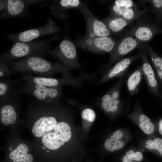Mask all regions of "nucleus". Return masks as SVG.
Listing matches in <instances>:
<instances>
[{
	"instance_id": "21",
	"label": "nucleus",
	"mask_w": 162,
	"mask_h": 162,
	"mask_svg": "<svg viewBox=\"0 0 162 162\" xmlns=\"http://www.w3.org/2000/svg\"><path fill=\"white\" fill-rule=\"evenodd\" d=\"M111 33H118L132 22L123 18L116 16H109L103 20Z\"/></svg>"
},
{
	"instance_id": "9",
	"label": "nucleus",
	"mask_w": 162,
	"mask_h": 162,
	"mask_svg": "<svg viewBox=\"0 0 162 162\" xmlns=\"http://www.w3.org/2000/svg\"><path fill=\"white\" fill-rule=\"evenodd\" d=\"M78 9L82 13L85 20L86 34L91 37L110 36L112 33L106 24L96 18L85 4L82 3Z\"/></svg>"
},
{
	"instance_id": "30",
	"label": "nucleus",
	"mask_w": 162,
	"mask_h": 162,
	"mask_svg": "<svg viewBox=\"0 0 162 162\" xmlns=\"http://www.w3.org/2000/svg\"><path fill=\"white\" fill-rule=\"evenodd\" d=\"M13 73L12 69L8 66V64L0 59V78L5 79Z\"/></svg>"
},
{
	"instance_id": "34",
	"label": "nucleus",
	"mask_w": 162,
	"mask_h": 162,
	"mask_svg": "<svg viewBox=\"0 0 162 162\" xmlns=\"http://www.w3.org/2000/svg\"><path fill=\"white\" fill-rule=\"evenodd\" d=\"M113 4L119 6L129 7L136 6L134 2L131 0H116L114 1Z\"/></svg>"
},
{
	"instance_id": "36",
	"label": "nucleus",
	"mask_w": 162,
	"mask_h": 162,
	"mask_svg": "<svg viewBox=\"0 0 162 162\" xmlns=\"http://www.w3.org/2000/svg\"><path fill=\"white\" fill-rule=\"evenodd\" d=\"M123 134L122 132L119 130L116 131L110 137L117 140H120L122 137Z\"/></svg>"
},
{
	"instance_id": "42",
	"label": "nucleus",
	"mask_w": 162,
	"mask_h": 162,
	"mask_svg": "<svg viewBox=\"0 0 162 162\" xmlns=\"http://www.w3.org/2000/svg\"><path fill=\"white\" fill-rule=\"evenodd\" d=\"M46 152H49V151L48 150H47Z\"/></svg>"
},
{
	"instance_id": "23",
	"label": "nucleus",
	"mask_w": 162,
	"mask_h": 162,
	"mask_svg": "<svg viewBox=\"0 0 162 162\" xmlns=\"http://www.w3.org/2000/svg\"><path fill=\"white\" fill-rule=\"evenodd\" d=\"M136 110L138 112L137 118L140 128L147 134H152L154 130V126L150 119L146 115L139 111V107Z\"/></svg>"
},
{
	"instance_id": "33",
	"label": "nucleus",
	"mask_w": 162,
	"mask_h": 162,
	"mask_svg": "<svg viewBox=\"0 0 162 162\" xmlns=\"http://www.w3.org/2000/svg\"><path fill=\"white\" fill-rule=\"evenodd\" d=\"M0 14L2 20L8 18L7 0L0 1Z\"/></svg>"
},
{
	"instance_id": "35",
	"label": "nucleus",
	"mask_w": 162,
	"mask_h": 162,
	"mask_svg": "<svg viewBox=\"0 0 162 162\" xmlns=\"http://www.w3.org/2000/svg\"><path fill=\"white\" fill-rule=\"evenodd\" d=\"M33 160V156L31 154H27L14 159L13 162H32Z\"/></svg>"
},
{
	"instance_id": "12",
	"label": "nucleus",
	"mask_w": 162,
	"mask_h": 162,
	"mask_svg": "<svg viewBox=\"0 0 162 162\" xmlns=\"http://www.w3.org/2000/svg\"><path fill=\"white\" fill-rule=\"evenodd\" d=\"M145 53L141 57L142 66L143 76L147 85L149 92L154 97L162 99V94L158 80L153 68L151 65Z\"/></svg>"
},
{
	"instance_id": "40",
	"label": "nucleus",
	"mask_w": 162,
	"mask_h": 162,
	"mask_svg": "<svg viewBox=\"0 0 162 162\" xmlns=\"http://www.w3.org/2000/svg\"><path fill=\"white\" fill-rule=\"evenodd\" d=\"M160 17H161V18H162V11H161V15H160Z\"/></svg>"
},
{
	"instance_id": "41",
	"label": "nucleus",
	"mask_w": 162,
	"mask_h": 162,
	"mask_svg": "<svg viewBox=\"0 0 162 162\" xmlns=\"http://www.w3.org/2000/svg\"><path fill=\"white\" fill-rule=\"evenodd\" d=\"M42 148L43 149H45V148L43 146V147H42Z\"/></svg>"
},
{
	"instance_id": "5",
	"label": "nucleus",
	"mask_w": 162,
	"mask_h": 162,
	"mask_svg": "<svg viewBox=\"0 0 162 162\" xmlns=\"http://www.w3.org/2000/svg\"><path fill=\"white\" fill-rule=\"evenodd\" d=\"M75 43L86 51L110 54L115 48L117 41L110 36L91 37L86 34L77 40Z\"/></svg>"
},
{
	"instance_id": "31",
	"label": "nucleus",
	"mask_w": 162,
	"mask_h": 162,
	"mask_svg": "<svg viewBox=\"0 0 162 162\" xmlns=\"http://www.w3.org/2000/svg\"><path fill=\"white\" fill-rule=\"evenodd\" d=\"M82 118L89 122L94 121L96 118L94 111L89 108H86L82 110L81 113Z\"/></svg>"
},
{
	"instance_id": "24",
	"label": "nucleus",
	"mask_w": 162,
	"mask_h": 162,
	"mask_svg": "<svg viewBox=\"0 0 162 162\" xmlns=\"http://www.w3.org/2000/svg\"><path fill=\"white\" fill-rule=\"evenodd\" d=\"M54 133L61 141L67 142L70 139L72 133L70 125L64 122L57 124L54 129Z\"/></svg>"
},
{
	"instance_id": "2",
	"label": "nucleus",
	"mask_w": 162,
	"mask_h": 162,
	"mask_svg": "<svg viewBox=\"0 0 162 162\" xmlns=\"http://www.w3.org/2000/svg\"><path fill=\"white\" fill-rule=\"evenodd\" d=\"M58 38V36H55L41 41L14 42L8 51L0 55V59L9 64L14 60L33 54H46L47 52L50 50V43Z\"/></svg>"
},
{
	"instance_id": "1",
	"label": "nucleus",
	"mask_w": 162,
	"mask_h": 162,
	"mask_svg": "<svg viewBox=\"0 0 162 162\" xmlns=\"http://www.w3.org/2000/svg\"><path fill=\"white\" fill-rule=\"evenodd\" d=\"M44 54L34 53L14 62L9 63L13 73H20L38 75L42 77L53 78L57 73L63 76L70 75L71 69L58 62L52 63L44 58Z\"/></svg>"
},
{
	"instance_id": "6",
	"label": "nucleus",
	"mask_w": 162,
	"mask_h": 162,
	"mask_svg": "<svg viewBox=\"0 0 162 162\" xmlns=\"http://www.w3.org/2000/svg\"><path fill=\"white\" fill-rule=\"evenodd\" d=\"M125 73L120 78L110 89L99 98L102 109L106 112L114 113L119 110L123 103L129 101L122 100L120 93L122 84L127 75Z\"/></svg>"
},
{
	"instance_id": "3",
	"label": "nucleus",
	"mask_w": 162,
	"mask_h": 162,
	"mask_svg": "<svg viewBox=\"0 0 162 162\" xmlns=\"http://www.w3.org/2000/svg\"><path fill=\"white\" fill-rule=\"evenodd\" d=\"M46 54L53 57L63 66L71 70L81 69L76 47L68 39H63L55 48L49 50Z\"/></svg>"
},
{
	"instance_id": "38",
	"label": "nucleus",
	"mask_w": 162,
	"mask_h": 162,
	"mask_svg": "<svg viewBox=\"0 0 162 162\" xmlns=\"http://www.w3.org/2000/svg\"><path fill=\"white\" fill-rule=\"evenodd\" d=\"M60 143L61 145H64V142L62 141H60Z\"/></svg>"
},
{
	"instance_id": "39",
	"label": "nucleus",
	"mask_w": 162,
	"mask_h": 162,
	"mask_svg": "<svg viewBox=\"0 0 162 162\" xmlns=\"http://www.w3.org/2000/svg\"><path fill=\"white\" fill-rule=\"evenodd\" d=\"M12 149H13V148L11 147L9 148V150L10 151H12Z\"/></svg>"
},
{
	"instance_id": "37",
	"label": "nucleus",
	"mask_w": 162,
	"mask_h": 162,
	"mask_svg": "<svg viewBox=\"0 0 162 162\" xmlns=\"http://www.w3.org/2000/svg\"><path fill=\"white\" fill-rule=\"evenodd\" d=\"M159 131L160 135L162 136V119L159 122Z\"/></svg>"
},
{
	"instance_id": "27",
	"label": "nucleus",
	"mask_w": 162,
	"mask_h": 162,
	"mask_svg": "<svg viewBox=\"0 0 162 162\" xmlns=\"http://www.w3.org/2000/svg\"><path fill=\"white\" fill-rule=\"evenodd\" d=\"M28 149L27 146L24 143L20 144L9 155L10 158L14 160L28 154Z\"/></svg>"
},
{
	"instance_id": "25",
	"label": "nucleus",
	"mask_w": 162,
	"mask_h": 162,
	"mask_svg": "<svg viewBox=\"0 0 162 162\" xmlns=\"http://www.w3.org/2000/svg\"><path fill=\"white\" fill-rule=\"evenodd\" d=\"M56 134L53 132L46 134L42 137L41 140L44 146L51 150H56L60 147L61 144Z\"/></svg>"
},
{
	"instance_id": "26",
	"label": "nucleus",
	"mask_w": 162,
	"mask_h": 162,
	"mask_svg": "<svg viewBox=\"0 0 162 162\" xmlns=\"http://www.w3.org/2000/svg\"><path fill=\"white\" fill-rule=\"evenodd\" d=\"M124 145L123 141L111 137L107 139L104 143L105 148L111 152L114 151L122 148Z\"/></svg>"
},
{
	"instance_id": "7",
	"label": "nucleus",
	"mask_w": 162,
	"mask_h": 162,
	"mask_svg": "<svg viewBox=\"0 0 162 162\" xmlns=\"http://www.w3.org/2000/svg\"><path fill=\"white\" fill-rule=\"evenodd\" d=\"M59 28L50 17L46 25L15 34H9L7 38L13 42H28L41 37L58 32Z\"/></svg>"
},
{
	"instance_id": "22",
	"label": "nucleus",
	"mask_w": 162,
	"mask_h": 162,
	"mask_svg": "<svg viewBox=\"0 0 162 162\" xmlns=\"http://www.w3.org/2000/svg\"><path fill=\"white\" fill-rule=\"evenodd\" d=\"M2 107L1 110V120L4 125L13 124L15 122L17 115L13 105L11 104V100Z\"/></svg>"
},
{
	"instance_id": "17",
	"label": "nucleus",
	"mask_w": 162,
	"mask_h": 162,
	"mask_svg": "<svg viewBox=\"0 0 162 162\" xmlns=\"http://www.w3.org/2000/svg\"><path fill=\"white\" fill-rule=\"evenodd\" d=\"M56 118L52 116L41 117L35 123L32 131L37 137L43 136L54 129L57 124Z\"/></svg>"
},
{
	"instance_id": "18",
	"label": "nucleus",
	"mask_w": 162,
	"mask_h": 162,
	"mask_svg": "<svg viewBox=\"0 0 162 162\" xmlns=\"http://www.w3.org/2000/svg\"><path fill=\"white\" fill-rule=\"evenodd\" d=\"M146 9L140 10L137 6L133 7H122L113 4L111 8V16L121 17L133 22L141 16L146 10Z\"/></svg>"
},
{
	"instance_id": "13",
	"label": "nucleus",
	"mask_w": 162,
	"mask_h": 162,
	"mask_svg": "<svg viewBox=\"0 0 162 162\" xmlns=\"http://www.w3.org/2000/svg\"><path fill=\"white\" fill-rule=\"evenodd\" d=\"M128 33L144 44L150 41L156 35L162 33V28L152 24L142 23L134 26Z\"/></svg>"
},
{
	"instance_id": "15",
	"label": "nucleus",
	"mask_w": 162,
	"mask_h": 162,
	"mask_svg": "<svg viewBox=\"0 0 162 162\" xmlns=\"http://www.w3.org/2000/svg\"><path fill=\"white\" fill-rule=\"evenodd\" d=\"M44 1L42 0H7L8 18L23 16L25 15L30 6Z\"/></svg>"
},
{
	"instance_id": "32",
	"label": "nucleus",
	"mask_w": 162,
	"mask_h": 162,
	"mask_svg": "<svg viewBox=\"0 0 162 162\" xmlns=\"http://www.w3.org/2000/svg\"><path fill=\"white\" fill-rule=\"evenodd\" d=\"M149 2L152 6L158 17H160L162 10V0H151L144 1Z\"/></svg>"
},
{
	"instance_id": "10",
	"label": "nucleus",
	"mask_w": 162,
	"mask_h": 162,
	"mask_svg": "<svg viewBox=\"0 0 162 162\" xmlns=\"http://www.w3.org/2000/svg\"><path fill=\"white\" fill-rule=\"evenodd\" d=\"M20 79L27 82L41 84L49 87H56L67 85L76 88L78 86L79 80L78 77H73L70 75L63 76L60 79L42 76H34L28 74H22Z\"/></svg>"
},
{
	"instance_id": "19",
	"label": "nucleus",
	"mask_w": 162,
	"mask_h": 162,
	"mask_svg": "<svg viewBox=\"0 0 162 162\" xmlns=\"http://www.w3.org/2000/svg\"><path fill=\"white\" fill-rule=\"evenodd\" d=\"M143 76L142 66H139L129 75L127 80L129 94L133 96L137 93Z\"/></svg>"
},
{
	"instance_id": "29",
	"label": "nucleus",
	"mask_w": 162,
	"mask_h": 162,
	"mask_svg": "<svg viewBox=\"0 0 162 162\" xmlns=\"http://www.w3.org/2000/svg\"><path fill=\"white\" fill-rule=\"evenodd\" d=\"M146 147L150 150L156 149L162 155V139L157 138L154 140H148L145 143Z\"/></svg>"
},
{
	"instance_id": "16",
	"label": "nucleus",
	"mask_w": 162,
	"mask_h": 162,
	"mask_svg": "<svg viewBox=\"0 0 162 162\" xmlns=\"http://www.w3.org/2000/svg\"><path fill=\"white\" fill-rule=\"evenodd\" d=\"M82 3L79 0H54L50 7L52 14L56 17L64 19L68 16L67 11L72 8H78Z\"/></svg>"
},
{
	"instance_id": "20",
	"label": "nucleus",
	"mask_w": 162,
	"mask_h": 162,
	"mask_svg": "<svg viewBox=\"0 0 162 162\" xmlns=\"http://www.w3.org/2000/svg\"><path fill=\"white\" fill-rule=\"evenodd\" d=\"M143 46L149 55L154 68L162 94V57L157 54L148 45L144 44Z\"/></svg>"
},
{
	"instance_id": "28",
	"label": "nucleus",
	"mask_w": 162,
	"mask_h": 162,
	"mask_svg": "<svg viewBox=\"0 0 162 162\" xmlns=\"http://www.w3.org/2000/svg\"><path fill=\"white\" fill-rule=\"evenodd\" d=\"M143 158L142 153L140 151H130L123 157L122 161V162L140 161L143 159Z\"/></svg>"
},
{
	"instance_id": "14",
	"label": "nucleus",
	"mask_w": 162,
	"mask_h": 162,
	"mask_svg": "<svg viewBox=\"0 0 162 162\" xmlns=\"http://www.w3.org/2000/svg\"><path fill=\"white\" fill-rule=\"evenodd\" d=\"M22 81L20 79H2L0 81V100L1 103H6L19 95Z\"/></svg>"
},
{
	"instance_id": "11",
	"label": "nucleus",
	"mask_w": 162,
	"mask_h": 162,
	"mask_svg": "<svg viewBox=\"0 0 162 162\" xmlns=\"http://www.w3.org/2000/svg\"><path fill=\"white\" fill-rule=\"evenodd\" d=\"M146 52L142 45L140 48L139 52L136 55L118 60L103 74L99 84L104 83L116 77H120L126 73V71L131 64L136 59L141 58Z\"/></svg>"
},
{
	"instance_id": "8",
	"label": "nucleus",
	"mask_w": 162,
	"mask_h": 162,
	"mask_svg": "<svg viewBox=\"0 0 162 162\" xmlns=\"http://www.w3.org/2000/svg\"><path fill=\"white\" fill-rule=\"evenodd\" d=\"M143 44V43L128 33L122 37L117 41L115 48L110 53V57L108 63L100 69V72L103 74L114 63L134 49L141 47Z\"/></svg>"
},
{
	"instance_id": "4",
	"label": "nucleus",
	"mask_w": 162,
	"mask_h": 162,
	"mask_svg": "<svg viewBox=\"0 0 162 162\" xmlns=\"http://www.w3.org/2000/svg\"><path fill=\"white\" fill-rule=\"evenodd\" d=\"M19 93L30 94L40 101L49 103L61 98L62 86L49 87L40 84L27 82L20 86Z\"/></svg>"
}]
</instances>
